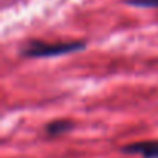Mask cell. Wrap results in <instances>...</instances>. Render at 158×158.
Listing matches in <instances>:
<instances>
[{
	"mask_svg": "<svg viewBox=\"0 0 158 158\" xmlns=\"http://www.w3.org/2000/svg\"><path fill=\"white\" fill-rule=\"evenodd\" d=\"M84 48H85V42H82V40H70V42L31 40L23 47L22 56H25L28 59H44V57H56V56L82 51Z\"/></svg>",
	"mask_w": 158,
	"mask_h": 158,
	"instance_id": "1",
	"label": "cell"
},
{
	"mask_svg": "<svg viewBox=\"0 0 158 158\" xmlns=\"http://www.w3.org/2000/svg\"><path fill=\"white\" fill-rule=\"evenodd\" d=\"M73 129V123L71 121H67V119H59V121H53L50 124H47L45 127V133L51 138L54 136H60V135H65L67 132H70Z\"/></svg>",
	"mask_w": 158,
	"mask_h": 158,
	"instance_id": "3",
	"label": "cell"
},
{
	"mask_svg": "<svg viewBox=\"0 0 158 158\" xmlns=\"http://www.w3.org/2000/svg\"><path fill=\"white\" fill-rule=\"evenodd\" d=\"M126 3L138 8H158V0H126Z\"/></svg>",
	"mask_w": 158,
	"mask_h": 158,
	"instance_id": "4",
	"label": "cell"
},
{
	"mask_svg": "<svg viewBox=\"0 0 158 158\" xmlns=\"http://www.w3.org/2000/svg\"><path fill=\"white\" fill-rule=\"evenodd\" d=\"M121 150L124 153H133V155L138 153L143 158H158V139L132 143V144L123 146Z\"/></svg>",
	"mask_w": 158,
	"mask_h": 158,
	"instance_id": "2",
	"label": "cell"
}]
</instances>
